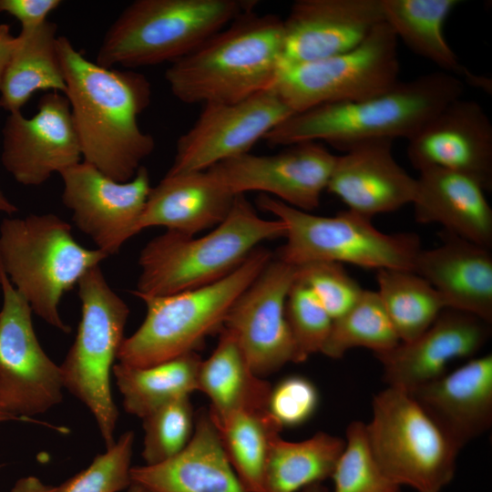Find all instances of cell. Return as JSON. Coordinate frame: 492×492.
Listing matches in <instances>:
<instances>
[{"label":"cell","mask_w":492,"mask_h":492,"mask_svg":"<svg viewBox=\"0 0 492 492\" xmlns=\"http://www.w3.org/2000/svg\"><path fill=\"white\" fill-rule=\"evenodd\" d=\"M56 49L84 161L113 180L132 179L155 148L138 125L150 103L149 81L132 69L99 66L66 36L57 37Z\"/></svg>","instance_id":"6da1fadb"},{"label":"cell","mask_w":492,"mask_h":492,"mask_svg":"<svg viewBox=\"0 0 492 492\" xmlns=\"http://www.w3.org/2000/svg\"><path fill=\"white\" fill-rule=\"evenodd\" d=\"M463 92L464 83L458 77L433 72L398 81L373 97L293 113L263 139L273 147L326 142L343 152L373 140L408 139L445 106L461 97Z\"/></svg>","instance_id":"7a4b0ae2"},{"label":"cell","mask_w":492,"mask_h":492,"mask_svg":"<svg viewBox=\"0 0 492 492\" xmlns=\"http://www.w3.org/2000/svg\"><path fill=\"white\" fill-rule=\"evenodd\" d=\"M282 44L281 17L247 11L172 62L165 79L186 104L238 102L272 87Z\"/></svg>","instance_id":"3957f363"},{"label":"cell","mask_w":492,"mask_h":492,"mask_svg":"<svg viewBox=\"0 0 492 492\" xmlns=\"http://www.w3.org/2000/svg\"><path fill=\"white\" fill-rule=\"evenodd\" d=\"M285 236L282 220L261 218L244 195H237L225 220L206 235L167 231L149 241L139 254L140 274L132 293L161 296L212 283L261 242Z\"/></svg>","instance_id":"277c9868"},{"label":"cell","mask_w":492,"mask_h":492,"mask_svg":"<svg viewBox=\"0 0 492 492\" xmlns=\"http://www.w3.org/2000/svg\"><path fill=\"white\" fill-rule=\"evenodd\" d=\"M71 225L53 213L5 218L0 223V266L32 312L59 331L71 327L59 314L63 295L108 256L81 246Z\"/></svg>","instance_id":"5b68a950"},{"label":"cell","mask_w":492,"mask_h":492,"mask_svg":"<svg viewBox=\"0 0 492 492\" xmlns=\"http://www.w3.org/2000/svg\"><path fill=\"white\" fill-rule=\"evenodd\" d=\"M256 5L252 0H136L106 32L95 62L126 68L172 63Z\"/></svg>","instance_id":"8992f818"},{"label":"cell","mask_w":492,"mask_h":492,"mask_svg":"<svg viewBox=\"0 0 492 492\" xmlns=\"http://www.w3.org/2000/svg\"><path fill=\"white\" fill-rule=\"evenodd\" d=\"M272 258L259 246L238 268L212 283L169 295L134 294L145 302L147 314L138 330L123 340L118 363L146 367L195 352L208 334L222 328L235 301Z\"/></svg>","instance_id":"52a82bcc"},{"label":"cell","mask_w":492,"mask_h":492,"mask_svg":"<svg viewBox=\"0 0 492 492\" xmlns=\"http://www.w3.org/2000/svg\"><path fill=\"white\" fill-rule=\"evenodd\" d=\"M257 204L286 225V241L276 258L295 267L330 261L412 271L422 249L416 234L384 233L372 219L350 210L334 216L314 215L266 194L258 197Z\"/></svg>","instance_id":"ba28073f"},{"label":"cell","mask_w":492,"mask_h":492,"mask_svg":"<svg viewBox=\"0 0 492 492\" xmlns=\"http://www.w3.org/2000/svg\"><path fill=\"white\" fill-rule=\"evenodd\" d=\"M81 319L75 341L59 365L64 389L93 415L106 448L111 446L118 419L110 373L129 314L127 303L111 289L98 266L78 282Z\"/></svg>","instance_id":"9c48e42d"},{"label":"cell","mask_w":492,"mask_h":492,"mask_svg":"<svg viewBox=\"0 0 492 492\" xmlns=\"http://www.w3.org/2000/svg\"><path fill=\"white\" fill-rule=\"evenodd\" d=\"M372 406L368 445L391 480L416 492H440L452 481L459 452L406 391L387 386Z\"/></svg>","instance_id":"30bf717a"},{"label":"cell","mask_w":492,"mask_h":492,"mask_svg":"<svg viewBox=\"0 0 492 492\" xmlns=\"http://www.w3.org/2000/svg\"><path fill=\"white\" fill-rule=\"evenodd\" d=\"M397 43L384 21L344 53L280 70L271 89L293 113L378 95L399 81Z\"/></svg>","instance_id":"8fae6325"},{"label":"cell","mask_w":492,"mask_h":492,"mask_svg":"<svg viewBox=\"0 0 492 492\" xmlns=\"http://www.w3.org/2000/svg\"><path fill=\"white\" fill-rule=\"evenodd\" d=\"M0 287V411L31 420L63 400L60 368L39 343L32 309L1 266Z\"/></svg>","instance_id":"7c38bea8"},{"label":"cell","mask_w":492,"mask_h":492,"mask_svg":"<svg viewBox=\"0 0 492 492\" xmlns=\"http://www.w3.org/2000/svg\"><path fill=\"white\" fill-rule=\"evenodd\" d=\"M293 112L272 89L234 103H208L177 141L168 175L206 170L251 148Z\"/></svg>","instance_id":"4fadbf2b"},{"label":"cell","mask_w":492,"mask_h":492,"mask_svg":"<svg viewBox=\"0 0 492 492\" xmlns=\"http://www.w3.org/2000/svg\"><path fill=\"white\" fill-rule=\"evenodd\" d=\"M62 202L72 211L75 225L108 256L141 231L140 220L150 191L148 169L141 166L134 178L118 182L86 161L59 173Z\"/></svg>","instance_id":"5bb4252c"},{"label":"cell","mask_w":492,"mask_h":492,"mask_svg":"<svg viewBox=\"0 0 492 492\" xmlns=\"http://www.w3.org/2000/svg\"><path fill=\"white\" fill-rule=\"evenodd\" d=\"M335 159L323 143L304 141L272 155L245 153L207 170L235 196L261 191L311 212L319 206L327 189Z\"/></svg>","instance_id":"9a60e30c"},{"label":"cell","mask_w":492,"mask_h":492,"mask_svg":"<svg viewBox=\"0 0 492 492\" xmlns=\"http://www.w3.org/2000/svg\"><path fill=\"white\" fill-rule=\"evenodd\" d=\"M297 267L272 258L230 309L222 328L236 337L258 376L294 363L295 349L285 315Z\"/></svg>","instance_id":"2e32d148"},{"label":"cell","mask_w":492,"mask_h":492,"mask_svg":"<svg viewBox=\"0 0 492 492\" xmlns=\"http://www.w3.org/2000/svg\"><path fill=\"white\" fill-rule=\"evenodd\" d=\"M2 134V165L22 185H42L53 173L81 161L69 102L62 93L44 94L31 118L9 113Z\"/></svg>","instance_id":"e0dca14e"},{"label":"cell","mask_w":492,"mask_h":492,"mask_svg":"<svg viewBox=\"0 0 492 492\" xmlns=\"http://www.w3.org/2000/svg\"><path fill=\"white\" fill-rule=\"evenodd\" d=\"M407 140L415 169L455 171L492 190V123L477 101H451Z\"/></svg>","instance_id":"ac0fdd59"},{"label":"cell","mask_w":492,"mask_h":492,"mask_svg":"<svg viewBox=\"0 0 492 492\" xmlns=\"http://www.w3.org/2000/svg\"><path fill=\"white\" fill-rule=\"evenodd\" d=\"M282 22L280 70L355 47L384 15L382 0H297Z\"/></svg>","instance_id":"d6986e66"},{"label":"cell","mask_w":492,"mask_h":492,"mask_svg":"<svg viewBox=\"0 0 492 492\" xmlns=\"http://www.w3.org/2000/svg\"><path fill=\"white\" fill-rule=\"evenodd\" d=\"M491 324L467 313L445 309L420 336L375 354L388 386L409 392L446 372L456 359L475 355L487 342Z\"/></svg>","instance_id":"ffe728a7"},{"label":"cell","mask_w":492,"mask_h":492,"mask_svg":"<svg viewBox=\"0 0 492 492\" xmlns=\"http://www.w3.org/2000/svg\"><path fill=\"white\" fill-rule=\"evenodd\" d=\"M459 452L492 424V355L475 357L409 392Z\"/></svg>","instance_id":"44dd1931"},{"label":"cell","mask_w":492,"mask_h":492,"mask_svg":"<svg viewBox=\"0 0 492 492\" xmlns=\"http://www.w3.org/2000/svg\"><path fill=\"white\" fill-rule=\"evenodd\" d=\"M392 142H364L336 156L326 190L348 210L370 219L412 203L416 179L397 163Z\"/></svg>","instance_id":"7402d4cb"},{"label":"cell","mask_w":492,"mask_h":492,"mask_svg":"<svg viewBox=\"0 0 492 492\" xmlns=\"http://www.w3.org/2000/svg\"><path fill=\"white\" fill-rule=\"evenodd\" d=\"M131 480L151 492H248L222 446L207 410L195 416L192 436L174 456L131 467Z\"/></svg>","instance_id":"603a6c76"},{"label":"cell","mask_w":492,"mask_h":492,"mask_svg":"<svg viewBox=\"0 0 492 492\" xmlns=\"http://www.w3.org/2000/svg\"><path fill=\"white\" fill-rule=\"evenodd\" d=\"M443 243L417 253L412 271L440 294L447 309L492 323V255L489 249L447 231Z\"/></svg>","instance_id":"cb8c5ba5"},{"label":"cell","mask_w":492,"mask_h":492,"mask_svg":"<svg viewBox=\"0 0 492 492\" xmlns=\"http://www.w3.org/2000/svg\"><path fill=\"white\" fill-rule=\"evenodd\" d=\"M485 192L464 174L439 168L421 169L412 202L415 219L438 223L445 231L490 250L492 209Z\"/></svg>","instance_id":"d4e9b609"},{"label":"cell","mask_w":492,"mask_h":492,"mask_svg":"<svg viewBox=\"0 0 492 492\" xmlns=\"http://www.w3.org/2000/svg\"><path fill=\"white\" fill-rule=\"evenodd\" d=\"M236 196L207 169L166 174L150 189L140 229L162 226L167 231L194 236L221 223Z\"/></svg>","instance_id":"484cf974"},{"label":"cell","mask_w":492,"mask_h":492,"mask_svg":"<svg viewBox=\"0 0 492 492\" xmlns=\"http://www.w3.org/2000/svg\"><path fill=\"white\" fill-rule=\"evenodd\" d=\"M56 24L46 21L15 37L2 88L0 108L20 111L39 90L65 95L67 85L56 49Z\"/></svg>","instance_id":"4316f807"},{"label":"cell","mask_w":492,"mask_h":492,"mask_svg":"<svg viewBox=\"0 0 492 492\" xmlns=\"http://www.w3.org/2000/svg\"><path fill=\"white\" fill-rule=\"evenodd\" d=\"M271 389L269 382L253 373L233 333L221 328L216 348L201 361L198 374V391L211 402L210 413L267 409Z\"/></svg>","instance_id":"83f0119b"},{"label":"cell","mask_w":492,"mask_h":492,"mask_svg":"<svg viewBox=\"0 0 492 492\" xmlns=\"http://www.w3.org/2000/svg\"><path fill=\"white\" fill-rule=\"evenodd\" d=\"M458 0H382L384 21L397 39L417 56L436 65L443 72L464 76L470 73L446 42L444 25Z\"/></svg>","instance_id":"f1b7e54d"},{"label":"cell","mask_w":492,"mask_h":492,"mask_svg":"<svg viewBox=\"0 0 492 492\" xmlns=\"http://www.w3.org/2000/svg\"><path fill=\"white\" fill-rule=\"evenodd\" d=\"M202 359L190 352L146 367L115 364L112 369L124 410L144 418L159 407L198 391Z\"/></svg>","instance_id":"f546056e"},{"label":"cell","mask_w":492,"mask_h":492,"mask_svg":"<svg viewBox=\"0 0 492 492\" xmlns=\"http://www.w3.org/2000/svg\"><path fill=\"white\" fill-rule=\"evenodd\" d=\"M345 440L325 432L292 442L276 436L271 443L263 492H299L331 477Z\"/></svg>","instance_id":"4dcf8cb0"},{"label":"cell","mask_w":492,"mask_h":492,"mask_svg":"<svg viewBox=\"0 0 492 492\" xmlns=\"http://www.w3.org/2000/svg\"><path fill=\"white\" fill-rule=\"evenodd\" d=\"M210 413V411H209ZM210 416L222 446L248 492H263L265 465L272 441L282 425L267 409H240Z\"/></svg>","instance_id":"1f68e13d"},{"label":"cell","mask_w":492,"mask_h":492,"mask_svg":"<svg viewBox=\"0 0 492 492\" xmlns=\"http://www.w3.org/2000/svg\"><path fill=\"white\" fill-rule=\"evenodd\" d=\"M377 283L376 292L401 343L420 336L446 309L436 290L413 271L378 270Z\"/></svg>","instance_id":"d6a6232c"},{"label":"cell","mask_w":492,"mask_h":492,"mask_svg":"<svg viewBox=\"0 0 492 492\" xmlns=\"http://www.w3.org/2000/svg\"><path fill=\"white\" fill-rule=\"evenodd\" d=\"M400 343L378 293L364 290L355 304L333 321L321 353L339 359L351 349L364 347L375 355L391 351Z\"/></svg>","instance_id":"836d02e7"},{"label":"cell","mask_w":492,"mask_h":492,"mask_svg":"<svg viewBox=\"0 0 492 492\" xmlns=\"http://www.w3.org/2000/svg\"><path fill=\"white\" fill-rule=\"evenodd\" d=\"M331 477L333 492H400L401 487L380 468L361 421L348 425L345 445Z\"/></svg>","instance_id":"e575fe53"},{"label":"cell","mask_w":492,"mask_h":492,"mask_svg":"<svg viewBox=\"0 0 492 492\" xmlns=\"http://www.w3.org/2000/svg\"><path fill=\"white\" fill-rule=\"evenodd\" d=\"M142 420L144 440L141 455L145 465L163 462L179 453L190 442L195 426L190 396L177 398Z\"/></svg>","instance_id":"d590c367"},{"label":"cell","mask_w":492,"mask_h":492,"mask_svg":"<svg viewBox=\"0 0 492 492\" xmlns=\"http://www.w3.org/2000/svg\"><path fill=\"white\" fill-rule=\"evenodd\" d=\"M285 315L294 343V363L321 353L333 320L313 292L296 278L287 295Z\"/></svg>","instance_id":"8d00e7d4"},{"label":"cell","mask_w":492,"mask_h":492,"mask_svg":"<svg viewBox=\"0 0 492 492\" xmlns=\"http://www.w3.org/2000/svg\"><path fill=\"white\" fill-rule=\"evenodd\" d=\"M135 435L124 432L115 443L97 455L90 465L53 492H119L131 483V459Z\"/></svg>","instance_id":"74e56055"},{"label":"cell","mask_w":492,"mask_h":492,"mask_svg":"<svg viewBox=\"0 0 492 492\" xmlns=\"http://www.w3.org/2000/svg\"><path fill=\"white\" fill-rule=\"evenodd\" d=\"M296 279L313 292L333 320L349 311L364 290L338 262L316 261L298 266Z\"/></svg>","instance_id":"f35d334b"},{"label":"cell","mask_w":492,"mask_h":492,"mask_svg":"<svg viewBox=\"0 0 492 492\" xmlns=\"http://www.w3.org/2000/svg\"><path fill=\"white\" fill-rule=\"evenodd\" d=\"M319 394L315 385L301 375H291L272 386L267 410L282 427L307 422L315 413Z\"/></svg>","instance_id":"ab89813d"},{"label":"cell","mask_w":492,"mask_h":492,"mask_svg":"<svg viewBox=\"0 0 492 492\" xmlns=\"http://www.w3.org/2000/svg\"><path fill=\"white\" fill-rule=\"evenodd\" d=\"M61 3L60 0H0V12L16 18L21 30H29L47 21V16Z\"/></svg>","instance_id":"60d3db41"},{"label":"cell","mask_w":492,"mask_h":492,"mask_svg":"<svg viewBox=\"0 0 492 492\" xmlns=\"http://www.w3.org/2000/svg\"><path fill=\"white\" fill-rule=\"evenodd\" d=\"M15 37L12 35L9 25H0V91L5 70L15 47Z\"/></svg>","instance_id":"b9f144b4"},{"label":"cell","mask_w":492,"mask_h":492,"mask_svg":"<svg viewBox=\"0 0 492 492\" xmlns=\"http://www.w3.org/2000/svg\"><path fill=\"white\" fill-rule=\"evenodd\" d=\"M54 487L44 484L36 477L27 476L16 480L10 492H53Z\"/></svg>","instance_id":"7bdbcfd3"},{"label":"cell","mask_w":492,"mask_h":492,"mask_svg":"<svg viewBox=\"0 0 492 492\" xmlns=\"http://www.w3.org/2000/svg\"><path fill=\"white\" fill-rule=\"evenodd\" d=\"M18 211V209L14 205L3 193L0 189V212H5L6 214H13Z\"/></svg>","instance_id":"ee69618b"},{"label":"cell","mask_w":492,"mask_h":492,"mask_svg":"<svg viewBox=\"0 0 492 492\" xmlns=\"http://www.w3.org/2000/svg\"><path fill=\"white\" fill-rule=\"evenodd\" d=\"M299 492H328V490L322 483H317L311 485Z\"/></svg>","instance_id":"f6af8a7d"},{"label":"cell","mask_w":492,"mask_h":492,"mask_svg":"<svg viewBox=\"0 0 492 492\" xmlns=\"http://www.w3.org/2000/svg\"><path fill=\"white\" fill-rule=\"evenodd\" d=\"M127 492H151L145 487L132 482L131 485L128 487Z\"/></svg>","instance_id":"bcb514c9"},{"label":"cell","mask_w":492,"mask_h":492,"mask_svg":"<svg viewBox=\"0 0 492 492\" xmlns=\"http://www.w3.org/2000/svg\"><path fill=\"white\" fill-rule=\"evenodd\" d=\"M8 420H15V419L9 415H0V422H5Z\"/></svg>","instance_id":"7dc6e473"},{"label":"cell","mask_w":492,"mask_h":492,"mask_svg":"<svg viewBox=\"0 0 492 492\" xmlns=\"http://www.w3.org/2000/svg\"><path fill=\"white\" fill-rule=\"evenodd\" d=\"M0 415H5V414H3V413L0 411ZM9 416H10V415H9ZM11 417H12V416H11ZM13 418H14V417H13Z\"/></svg>","instance_id":"c3c4849f"}]
</instances>
